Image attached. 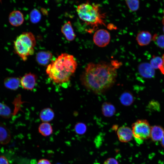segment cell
Returning a JSON list of instances; mask_svg holds the SVG:
<instances>
[{
	"label": "cell",
	"instance_id": "1",
	"mask_svg": "<svg viewBox=\"0 0 164 164\" xmlns=\"http://www.w3.org/2000/svg\"><path fill=\"white\" fill-rule=\"evenodd\" d=\"M120 65V63L116 61H112L111 63H90L81 74L80 80L82 84L94 93H102L115 82L117 69Z\"/></svg>",
	"mask_w": 164,
	"mask_h": 164
},
{
	"label": "cell",
	"instance_id": "2",
	"mask_svg": "<svg viewBox=\"0 0 164 164\" xmlns=\"http://www.w3.org/2000/svg\"><path fill=\"white\" fill-rule=\"evenodd\" d=\"M77 61L72 55L64 53L59 55L48 64L46 72L50 79L55 83L68 82L75 72Z\"/></svg>",
	"mask_w": 164,
	"mask_h": 164
},
{
	"label": "cell",
	"instance_id": "3",
	"mask_svg": "<svg viewBox=\"0 0 164 164\" xmlns=\"http://www.w3.org/2000/svg\"><path fill=\"white\" fill-rule=\"evenodd\" d=\"M77 12L80 19L93 29L99 25L105 26V15L101 12L98 4L87 1L78 5Z\"/></svg>",
	"mask_w": 164,
	"mask_h": 164
},
{
	"label": "cell",
	"instance_id": "4",
	"mask_svg": "<svg viewBox=\"0 0 164 164\" xmlns=\"http://www.w3.org/2000/svg\"><path fill=\"white\" fill-rule=\"evenodd\" d=\"M36 44V38L30 32H23L19 36L14 42V48L16 53L23 61L33 55Z\"/></svg>",
	"mask_w": 164,
	"mask_h": 164
},
{
	"label": "cell",
	"instance_id": "5",
	"mask_svg": "<svg viewBox=\"0 0 164 164\" xmlns=\"http://www.w3.org/2000/svg\"><path fill=\"white\" fill-rule=\"evenodd\" d=\"M133 135L137 143L142 144L143 141L150 137L151 127L145 120H139L132 126Z\"/></svg>",
	"mask_w": 164,
	"mask_h": 164
},
{
	"label": "cell",
	"instance_id": "6",
	"mask_svg": "<svg viewBox=\"0 0 164 164\" xmlns=\"http://www.w3.org/2000/svg\"><path fill=\"white\" fill-rule=\"evenodd\" d=\"M111 39L109 32L104 29H99L95 32L93 38L94 43L99 47H104L109 43Z\"/></svg>",
	"mask_w": 164,
	"mask_h": 164
},
{
	"label": "cell",
	"instance_id": "7",
	"mask_svg": "<svg viewBox=\"0 0 164 164\" xmlns=\"http://www.w3.org/2000/svg\"><path fill=\"white\" fill-rule=\"evenodd\" d=\"M37 79L36 76L30 72L25 74L20 78V84L24 89L32 90L36 84Z\"/></svg>",
	"mask_w": 164,
	"mask_h": 164
},
{
	"label": "cell",
	"instance_id": "8",
	"mask_svg": "<svg viewBox=\"0 0 164 164\" xmlns=\"http://www.w3.org/2000/svg\"><path fill=\"white\" fill-rule=\"evenodd\" d=\"M139 74L142 77L147 78L153 77L155 75V71L150 64L148 63H142L140 64L138 67Z\"/></svg>",
	"mask_w": 164,
	"mask_h": 164
},
{
	"label": "cell",
	"instance_id": "9",
	"mask_svg": "<svg viewBox=\"0 0 164 164\" xmlns=\"http://www.w3.org/2000/svg\"><path fill=\"white\" fill-rule=\"evenodd\" d=\"M117 135L119 140L123 142L130 141L133 136L132 130L126 126L120 127L117 130Z\"/></svg>",
	"mask_w": 164,
	"mask_h": 164
},
{
	"label": "cell",
	"instance_id": "10",
	"mask_svg": "<svg viewBox=\"0 0 164 164\" xmlns=\"http://www.w3.org/2000/svg\"><path fill=\"white\" fill-rule=\"evenodd\" d=\"M52 57V53L49 51H40L36 54V59L38 64L45 66L48 65Z\"/></svg>",
	"mask_w": 164,
	"mask_h": 164
},
{
	"label": "cell",
	"instance_id": "11",
	"mask_svg": "<svg viewBox=\"0 0 164 164\" xmlns=\"http://www.w3.org/2000/svg\"><path fill=\"white\" fill-rule=\"evenodd\" d=\"M9 22L13 26L17 27L21 25L24 21L22 13L19 11H14L9 15Z\"/></svg>",
	"mask_w": 164,
	"mask_h": 164
},
{
	"label": "cell",
	"instance_id": "12",
	"mask_svg": "<svg viewBox=\"0 0 164 164\" xmlns=\"http://www.w3.org/2000/svg\"><path fill=\"white\" fill-rule=\"evenodd\" d=\"M152 39L150 33L148 31H143L139 32L136 37V40L140 46L148 45Z\"/></svg>",
	"mask_w": 164,
	"mask_h": 164
},
{
	"label": "cell",
	"instance_id": "13",
	"mask_svg": "<svg viewBox=\"0 0 164 164\" xmlns=\"http://www.w3.org/2000/svg\"><path fill=\"white\" fill-rule=\"evenodd\" d=\"M61 31L67 40L72 41L75 39L76 36L70 21L67 22L62 26Z\"/></svg>",
	"mask_w": 164,
	"mask_h": 164
},
{
	"label": "cell",
	"instance_id": "14",
	"mask_svg": "<svg viewBox=\"0 0 164 164\" xmlns=\"http://www.w3.org/2000/svg\"><path fill=\"white\" fill-rule=\"evenodd\" d=\"M11 134L9 129L3 123L0 121V144L5 145L10 141Z\"/></svg>",
	"mask_w": 164,
	"mask_h": 164
},
{
	"label": "cell",
	"instance_id": "15",
	"mask_svg": "<svg viewBox=\"0 0 164 164\" xmlns=\"http://www.w3.org/2000/svg\"><path fill=\"white\" fill-rule=\"evenodd\" d=\"M20 84V78L15 77H7L4 80V85L7 89L15 91Z\"/></svg>",
	"mask_w": 164,
	"mask_h": 164
},
{
	"label": "cell",
	"instance_id": "16",
	"mask_svg": "<svg viewBox=\"0 0 164 164\" xmlns=\"http://www.w3.org/2000/svg\"><path fill=\"white\" fill-rule=\"evenodd\" d=\"M164 136V129L159 125H154L151 127L150 137L154 141L161 140Z\"/></svg>",
	"mask_w": 164,
	"mask_h": 164
},
{
	"label": "cell",
	"instance_id": "17",
	"mask_svg": "<svg viewBox=\"0 0 164 164\" xmlns=\"http://www.w3.org/2000/svg\"><path fill=\"white\" fill-rule=\"evenodd\" d=\"M54 113L53 110L50 108L43 109L40 112L39 118L43 122H48L52 121L54 117Z\"/></svg>",
	"mask_w": 164,
	"mask_h": 164
},
{
	"label": "cell",
	"instance_id": "18",
	"mask_svg": "<svg viewBox=\"0 0 164 164\" xmlns=\"http://www.w3.org/2000/svg\"><path fill=\"white\" fill-rule=\"evenodd\" d=\"M162 58L159 56H153L150 61V64L154 69H159L163 74H164V69L163 66Z\"/></svg>",
	"mask_w": 164,
	"mask_h": 164
},
{
	"label": "cell",
	"instance_id": "19",
	"mask_svg": "<svg viewBox=\"0 0 164 164\" xmlns=\"http://www.w3.org/2000/svg\"><path fill=\"white\" fill-rule=\"evenodd\" d=\"M38 131L41 135L44 136L50 135L53 132L51 125L48 122H43L41 124L39 127Z\"/></svg>",
	"mask_w": 164,
	"mask_h": 164
},
{
	"label": "cell",
	"instance_id": "20",
	"mask_svg": "<svg viewBox=\"0 0 164 164\" xmlns=\"http://www.w3.org/2000/svg\"><path fill=\"white\" fill-rule=\"evenodd\" d=\"M12 111L10 108L5 104L0 102V116L8 119L11 116Z\"/></svg>",
	"mask_w": 164,
	"mask_h": 164
},
{
	"label": "cell",
	"instance_id": "21",
	"mask_svg": "<svg viewBox=\"0 0 164 164\" xmlns=\"http://www.w3.org/2000/svg\"><path fill=\"white\" fill-rule=\"evenodd\" d=\"M102 111L104 115L107 117H110L114 113L115 109L111 104L105 103L102 105Z\"/></svg>",
	"mask_w": 164,
	"mask_h": 164
},
{
	"label": "cell",
	"instance_id": "22",
	"mask_svg": "<svg viewBox=\"0 0 164 164\" xmlns=\"http://www.w3.org/2000/svg\"><path fill=\"white\" fill-rule=\"evenodd\" d=\"M152 40L158 47L164 49V35L155 34L152 37Z\"/></svg>",
	"mask_w": 164,
	"mask_h": 164
},
{
	"label": "cell",
	"instance_id": "23",
	"mask_svg": "<svg viewBox=\"0 0 164 164\" xmlns=\"http://www.w3.org/2000/svg\"><path fill=\"white\" fill-rule=\"evenodd\" d=\"M121 102L125 105H129L133 101L132 95L130 93L126 92L123 94L121 97Z\"/></svg>",
	"mask_w": 164,
	"mask_h": 164
},
{
	"label": "cell",
	"instance_id": "24",
	"mask_svg": "<svg viewBox=\"0 0 164 164\" xmlns=\"http://www.w3.org/2000/svg\"><path fill=\"white\" fill-rule=\"evenodd\" d=\"M41 13L37 9H34L31 12L30 15V20L33 23L38 22L41 19Z\"/></svg>",
	"mask_w": 164,
	"mask_h": 164
},
{
	"label": "cell",
	"instance_id": "25",
	"mask_svg": "<svg viewBox=\"0 0 164 164\" xmlns=\"http://www.w3.org/2000/svg\"><path fill=\"white\" fill-rule=\"evenodd\" d=\"M125 1L130 11L135 12L138 9L139 6V0H125Z\"/></svg>",
	"mask_w": 164,
	"mask_h": 164
},
{
	"label": "cell",
	"instance_id": "26",
	"mask_svg": "<svg viewBox=\"0 0 164 164\" xmlns=\"http://www.w3.org/2000/svg\"><path fill=\"white\" fill-rule=\"evenodd\" d=\"M74 130L75 132L79 135L84 133L86 130V125L82 123H78L75 125Z\"/></svg>",
	"mask_w": 164,
	"mask_h": 164
},
{
	"label": "cell",
	"instance_id": "27",
	"mask_svg": "<svg viewBox=\"0 0 164 164\" xmlns=\"http://www.w3.org/2000/svg\"><path fill=\"white\" fill-rule=\"evenodd\" d=\"M103 164H118L117 161L114 158H110L106 160Z\"/></svg>",
	"mask_w": 164,
	"mask_h": 164
},
{
	"label": "cell",
	"instance_id": "28",
	"mask_svg": "<svg viewBox=\"0 0 164 164\" xmlns=\"http://www.w3.org/2000/svg\"><path fill=\"white\" fill-rule=\"evenodd\" d=\"M0 164H9L7 158L3 155L0 156Z\"/></svg>",
	"mask_w": 164,
	"mask_h": 164
},
{
	"label": "cell",
	"instance_id": "29",
	"mask_svg": "<svg viewBox=\"0 0 164 164\" xmlns=\"http://www.w3.org/2000/svg\"><path fill=\"white\" fill-rule=\"evenodd\" d=\"M37 164H51V163L47 159H42L38 161Z\"/></svg>",
	"mask_w": 164,
	"mask_h": 164
},
{
	"label": "cell",
	"instance_id": "30",
	"mask_svg": "<svg viewBox=\"0 0 164 164\" xmlns=\"http://www.w3.org/2000/svg\"><path fill=\"white\" fill-rule=\"evenodd\" d=\"M161 144L162 146L164 148V136L161 140Z\"/></svg>",
	"mask_w": 164,
	"mask_h": 164
},
{
	"label": "cell",
	"instance_id": "31",
	"mask_svg": "<svg viewBox=\"0 0 164 164\" xmlns=\"http://www.w3.org/2000/svg\"><path fill=\"white\" fill-rule=\"evenodd\" d=\"M162 22V23L163 25V27L162 29H163V32L164 33V17H163V18Z\"/></svg>",
	"mask_w": 164,
	"mask_h": 164
},
{
	"label": "cell",
	"instance_id": "32",
	"mask_svg": "<svg viewBox=\"0 0 164 164\" xmlns=\"http://www.w3.org/2000/svg\"><path fill=\"white\" fill-rule=\"evenodd\" d=\"M162 58L163 60V66L164 69V54L163 55Z\"/></svg>",
	"mask_w": 164,
	"mask_h": 164
},
{
	"label": "cell",
	"instance_id": "33",
	"mask_svg": "<svg viewBox=\"0 0 164 164\" xmlns=\"http://www.w3.org/2000/svg\"><path fill=\"white\" fill-rule=\"evenodd\" d=\"M163 13H164V10H163Z\"/></svg>",
	"mask_w": 164,
	"mask_h": 164
}]
</instances>
